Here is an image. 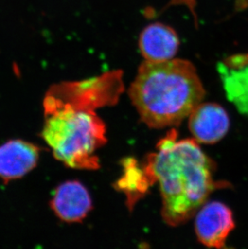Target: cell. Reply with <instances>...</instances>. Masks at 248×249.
<instances>
[{"mask_svg": "<svg viewBox=\"0 0 248 249\" xmlns=\"http://www.w3.org/2000/svg\"><path fill=\"white\" fill-rule=\"evenodd\" d=\"M205 95L197 70L182 59L144 61L129 89L141 120L154 128L180 124Z\"/></svg>", "mask_w": 248, "mask_h": 249, "instance_id": "7a4b0ae2", "label": "cell"}, {"mask_svg": "<svg viewBox=\"0 0 248 249\" xmlns=\"http://www.w3.org/2000/svg\"><path fill=\"white\" fill-rule=\"evenodd\" d=\"M179 46L177 33L172 27L161 23L149 24L139 38V49L145 61L160 62L172 60Z\"/></svg>", "mask_w": 248, "mask_h": 249, "instance_id": "8992f818", "label": "cell"}, {"mask_svg": "<svg viewBox=\"0 0 248 249\" xmlns=\"http://www.w3.org/2000/svg\"><path fill=\"white\" fill-rule=\"evenodd\" d=\"M55 214L65 222L82 221L92 209L89 192L78 181H67L56 189L52 201Z\"/></svg>", "mask_w": 248, "mask_h": 249, "instance_id": "52a82bcc", "label": "cell"}, {"mask_svg": "<svg viewBox=\"0 0 248 249\" xmlns=\"http://www.w3.org/2000/svg\"><path fill=\"white\" fill-rule=\"evenodd\" d=\"M40 150L26 141H10L0 146V178H20L35 168Z\"/></svg>", "mask_w": 248, "mask_h": 249, "instance_id": "ba28073f", "label": "cell"}, {"mask_svg": "<svg viewBox=\"0 0 248 249\" xmlns=\"http://www.w3.org/2000/svg\"><path fill=\"white\" fill-rule=\"evenodd\" d=\"M229 127L227 111L217 104L201 103L189 116V128L198 143H217L226 136Z\"/></svg>", "mask_w": 248, "mask_h": 249, "instance_id": "5b68a950", "label": "cell"}, {"mask_svg": "<svg viewBox=\"0 0 248 249\" xmlns=\"http://www.w3.org/2000/svg\"><path fill=\"white\" fill-rule=\"evenodd\" d=\"M234 228L229 207L219 202L205 203L195 219V231L199 241L207 247L222 249Z\"/></svg>", "mask_w": 248, "mask_h": 249, "instance_id": "277c9868", "label": "cell"}, {"mask_svg": "<svg viewBox=\"0 0 248 249\" xmlns=\"http://www.w3.org/2000/svg\"><path fill=\"white\" fill-rule=\"evenodd\" d=\"M93 108L89 102L57 87L45 99L43 139L55 158L71 168L99 169L95 153L106 142V129Z\"/></svg>", "mask_w": 248, "mask_h": 249, "instance_id": "3957f363", "label": "cell"}, {"mask_svg": "<svg viewBox=\"0 0 248 249\" xmlns=\"http://www.w3.org/2000/svg\"><path fill=\"white\" fill-rule=\"evenodd\" d=\"M219 72L228 99L234 103L239 112L248 115V65L230 69L222 63Z\"/></svg>", "mask_w": 248, "mask_h": 249, "instance_id": "9c48e42d", "label": "cell"}, {"mask_svg": "<svg viewBox=\"0 0 248 249\" xmlns=\"http://www.w3.org/2000/svg\"><path fill=\"white\" fill-rule=\"evenodd\" d=\"M213 164L195 140L177 141L170 134L148 158L146 174L158 181L162 216L169 225H180L196 214L218 185L213 178Z\"/></svg>", "mask_w": 248, "mask_h": 249, "instance_id": "6da1fadb", "label": "cell"}]
</instances>
